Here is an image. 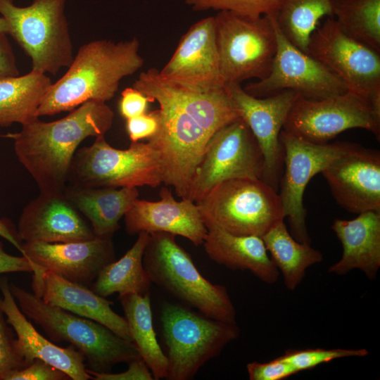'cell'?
Instances as JSON below:
<instances>
[{
  "label": "cell",
  "instance_id": "obj_28",
  "mask_svg": "<svg viewBox=\"0 0 380 380\" xmlns=\"http://www.w3.org/2000/svg\"><path fill=\"white\" fill-rule=\"evenodd\" d=\"M126 253L106 265L91 285L96 294L106 298L115 293L119 296L149 293L151 281L144 267L143 256L150 234L141 232Z\"/></svg>",
  "mask_w": 380,
  "mask_h": 380
},
{
  "label": "cell",
  "instance_id": "obj_16",
  "mask_svg": "<svg viewBox=\"0 0 380 380\" xmlns=\"http://www.w3.org/2000/svg\"><path fill=\"white\" fill-rule=\"evenodd\" d=\"M225 87L262 153L261 179L277 191L284 164V149L279 136L298 94L286 89L258 98L248 94L241 84L231 83Z\"/></svg>",
  "mask_w": 380,
  "mask_h": 380
},
{
  "label": "cell",
  "instance_id": "obj_31",
  "mask_svg": "<svg viewBox=\"0 0 380 380\" xmlns=\"http://www.w3.org/2000/svg\"><path fill=\"white\" fill-rule=\"evenodd\" d=\"M272 15L284 36L305 53L320 20L333 18L330 0H279Z\"/></svg>",
  "mask_w": 380,
  "mask_h": 380
},
{
  "label": "cell",
  "instance_id": "obj_9",
  "mask_svg": "<svg viewBox=\"0 0 380 380\" xmlns=\"http://www.w3.org/2000/svg\"><path fill=\"white\" fill-rule=\"evenodd\" d=\"M105 135L75 152L68 183L80 188L157 187L163 183L158 151L148 142H131L127 149L112 147Z\"/></svg>",
  "mask_w": 380,
  "mask_h": 380
},
{
  "label": "cell",
  "instance_id": "obj_10",
  "mask_svg": "<svg viewBox=\"0 0 380 380\" xmlns=\"http://www.w3.org/2000/svg\"><path fill=\"white\" fill-rule=\"evenodd\" d=\"M221 75L226 86L262 80L270 72L277 41L272 15L251 18L229 11L214 16Z\"/></svg>",
  "mask_w": 380,
  "mask_h": 380
},
{
  "label": "cell",
  "instance_id": "obj_13",
  "mask_svg": "<svg viewBox=\"0 0 380 380\" xmlns=\"http://www.w3.org/2000/svg\"><path fill=\"white\" fill-rule=\"evenodd\" d=\"M263 156L242 118L223 127L208 141L189 186L187 198L197 203L217 184L236 178H262Z\"/></svg>",
  "mask_w": 380,
  "mask_h": 380
},
{
  "label": "cell",
  "instance_id": "obj_1",
  "mask_svg": "<svg viewBox=\"0 0 380 380\" xmlns=\"http://www.w3.org/2000/svg\"><path fill=\"white\" fill-rule=\"evenodd\" d=\"M132 87L159 105L158 129L148 143L159 154L163 183L186 198L208 141L241 118L240 113L225 87L195 91L164 79L153 68L141 72Z\"/></svg>",
  "mask_w": 380,
  "mask_h": 380
},
{
  "label": "cell",
  "instance_id": "obj_39",
  "mask_svg": "<svg viewBox=\"0 0 380 380\" xmlns=\"http://www.w3.org/2000/svg\"><path fill=\"white\" fill-rule=\"evenodd\" d=\"M128 369L120 373L97 372L87 368L94 380H153V375L141 357L128 363Z\"/></svg>",
  "mask_w": 380,
  "mask_h": 380
},
{
  "label": "cell",
  "instance_id": "obj_25",
  "mask_svg": "<svg viewBox=\"0 0 380 380\" xmlns=\"http://www.w3.org/2000/svg\"><path fill=\"white\" fill-rule=\"evenodd\" d=\"M331 228L343 253L328 272L343 275L358 269L369 279H375L380 267V212H364L350 220L336 219Z\"/></svg>",
  "mask_w": 380,
  "mask_h": 380
},
{
  "label": "cell",
  "instance_id": "obj_38",
  "mask_svg": "<svg viewBox=\"0 0 380 380\" xmlns=\"http://www.w3.org/2000/svg\"><path fill=\"white\" fill-rule=\"evenodd\" d=\"M126 129L131 142L152 137L158 131L159 119L157 110L126 120Z\"/></svg>",
  "mask_w": 380,
  "mask_h": 380
},
{
  "label": "cell",
  "instance_id": "obj_35",
  "mask_svg": "<svg viewBox=\"0 0 380 380\" xmlns=\"http://www.w3.org/2000/svg\"><path fill=\"white\" fill-rule=\"evenodd\" d=\"M70 377L63 371L46 362L36 359L21 369L6 372L0 380H67Z\"/></svg>",
  "mask_w": 380,
  "mask_h": 380
},
{
  "label": "cell",
  "instance_id": "obj_33",
  "mask_svg": "<svg viewBox=\"0 0 380 380\" xmlns=\"http://www.w3.org/2000/svg\"><path fill=\"white\" fill-rule=\"evenodd\" d=\"M196 11L214 10L258 18L273 15L279 0H184Z\"/></svg>",
  "mask_w": 380,
  "mask_h": 380
},
{
  "label": "cell",
  "instance_id": "obj_32",
  "mask_svg": "<svg viewBox=\"0 0 380 380\" xmlns=\"http://www.w3.org/2000/svg\"><path fill=\"white\" fill-rule=\"evenodd\" d=\"M332 15L350 37L380 53V0H330Z\"/></svg>",
  "mask_w": 380,
  "mask_h": 380
},
{
  "label": "cell",
  "instance_id": "obj_34",
  "mask_svg": "<svg viewBox=\"0 0 380 380\" xmlns=\"http://www.w3.org/2000/svg\"><path fill=\"white\" fill-rule=\"evenodd\" d=\"M368 354V350L365 348H307L287 350L282 355V357L293 367L298 373L336 359L348 357H365Z\"/></svg>",
  "mask_w": 380,
  "mask_h": 380
},
{
  "label": "cell",
  "instance_id": "obj_29",
  "mask_svg": "<svg viewBox=\"0 0 380 380\" xmlns=\"http://www.w3.org/2000/svg\"><path fill=\"white\" fill-rule=\"evenodd\" d=\"M130 334L153 379H166L168 362L160 348L153 325L150 293L119 296Z\"/></svg>",
  "mask_w": 380,
  "mask_h": 380
},
{
  "label": "cell",
  "instance_id": "obj_14",
  "mask_svg": "<svg viewBox=\"0 0 380 380\" xmlns=\"http://www.w3.org/2000/svg\"><path fill=\"white\" fill-rule=\"evenodd\" d=\"M284 149V172L279 180V197L285 217H288L292 236L300 242L310 243L306 227L303 195L310 180L321 173L335 158L353 146L336 141L314 144L283 129L279 136Z\"/></svg>",
  "mask_w": 380,
  "mask_h": 380
},
{
  "label": "cell",
  "instance_id": "obj_22",
  "mask_svg": "<svg viewBox=\"0 0 380 380\" xmlns=\"http://www.w3.org/2000/svg\"><path fill=\"white\" fill-rule=\"evenodd\" d=\"M160 197L157 201L137 198L133 202L124 216L127 232H166L186 238L195 246L203 244L207 229L196 203L188 198L177 201L166 186L160 189Z\"/></svg>",
  "mask_w": 380,
  "mask_h": 380
},
{
  "label": "cell",
  "instance_id": "obj_41",
  "mask_svg": "<svg viewBox=\"0 0 380 380\" xmlns=\"http://www.w3.org/2000/svg\"><path fill=\"white\" fill-rule=\"evenodd\" d=\"M18 75L19 70L7 34L0 32V79Z\"/></svg>",
  "mask_w": 380,
  "mask_h": 380
},
{
  "label": "cell",
  "instance_id": "obj_21",
  "mask_svg": "<svg viewBox=\"0 0 380 380\" xmlns=\"http://www.w3.org/2000/svg\"><path fill=\"white\" fill-rule=\"evenodd\" d=\"M33 293L44 302L106 326L122 338L133 342L125 317L111 308L113 302L87 286L70 281L30 262Z\"/></svg>",
  "mask_w": 380,
  "mask_h": 380
},
{
  "label": "cell",
  "instance_id": "obj_15",
  "mask_svg": "<svg viewBox=\"0 0 380 380\" xmlns=\"http://www.w3.org/2000/svg\"><path fill=\"white\" fill-rule=\"evenodd\" d=\"M273 20L277 46L270 72L262 80L247 84L243 89L248 94L262 98L289 89L304 98L317 100L348 91L329 68L294 46L274 17Z\"/></svg>",
  "mask_w": 380,
  "mask_h": 380
},
{
  "label": "cell",
  "instance_id": "obj_24",
  "mask_svg": "<svg viewBox=\"0 0 380 380\" xmlns=\"http://www.w3.org/2000/svg\"><path fill=\"white\" fill-rule=\"evenodd\" d=\"M204 224L207 234L203 245L213 261L232 270L249 271L268 284L277 281L279 272L272 261L262 237L236 235L214 224Z\"/></svg>",
  "mask_w": 380,
  "mask_h": 380
},
{
  "label": "cell",
  "instance_id": "obj_40",
  "mask_svg": "<svg viewBox=\"0 0 380 380\" xmlns=\"http://www.w3.org/2000/svg\"><path fill=\"white\" fill-rule=\"evenodd\" d=\"M151 100L136 88L127 87L121 93L119 110L126 120L147 112Z\"/></svg>",
  "mask_w": 380,
  "mask_h": 380
},
{
  "label": "cell",
  "instance_id": "obj_2",
  "mask_svg": "<svg viewBox=\"0 0 380 380\" xmlns=\"http://www.w3.org/2000/svg\"><path fill=\"white\" fill-rule=\"evenodd\" d=\"M113 117L105 102L89 101L61 119L44 122L38 118L6 137L14 140L15 153L40 193H62L78 146L87 137L105 135Z\"/></svg>",
  "mask_w": 380,
  "mask_h": 380
},
{
  "label": "cell",
  "instance_id": "obj_12",
  "mask_svg": "<svg viewBox=\"0 0 380 380\" xmlns=\"http://www.w3.org/2000/svg\"><path fill=\"white\" fill-rule=\"evenodd\" d=\"M307 53L319 61L355 93L380 110V53L350 37L333 18L311 35Z\"/></svg>",
  "mask_w": 380,
  "mask_h": 380
},
{
  "label": "cell",
  "instance_id": "obj_19",
  "mask_svg": "<svg viewBox=\"0 0 380 380\" xmlns=\"http://www.w3.org/2000/svg\"><path fill=\"white\" fill-rule=\"evenodd\" d=\"M21 254L44 270L87 286L115 259L112 238L99 236L65 243L25 242Z\"/></svg>",
  "mask_w": 380,
  "mask_h": 380
},
{
  "label": "cell",
  "instance_id": "obj_42",
  "mask_svg": "<svg viewBox=\"0 0 380 380\" xmlns=\"http://www.w3.org/2000/svg\"><path fill=\"white\" fill-rule=\"evenodd\" d=\"M32 272L30 261L25 256H15L4 251V245L0 241V274L9 272Z\"/></svg>",
  "mask_w": 380,
  "mask_h": 380
},
{
  "label": "cell",
  "instance_id": "obj_5",
  "mask_svg": "<svg viewBox=\"0 0 380 380\" xmlns=\"http://www.w3.org/2000/svg\"><path fill=\"white\" fill-rule=\"evenodd\" d=\"M175 236L150 233L143 264L151 283L208 317L236 322V309L227 288L204 278Z\"/></svg>",
  "mask_w": 380,
  "mask_h": 380
},
{
  "label": "cell",
  "instance_id": "obj_20",
  "mask_svg": "<svg viewBox=\"0 0 380 380\" xmlns=\"http://www.w3.org/2000/svg\"><path fill=\"white\" fill-rule=\"evenodd\" d=\"M18 233L25 243H65L96 236L64 192L40 193L32 200L20 216Z\"/></svg>",
  "mask_w": 380,
  "mask_h": 380
},
{
  "label": "cell",
  "instance_id": "obj_7",
  "mask_svg": "<svg viewBox=\"0 0 380 380\" xmlns=\"http://www.w3.org/2000/svg\"><path fill=\"white\" fill-rule=\"evenodd\" d=\"M196 204L204 222L236 235L262 237L286 217L277 191L260 178L222 182Z\"/></svg>",
  "mask_w": 380,
  "mask_h": 380
},
{
  "label": "cell",
  "instance_id": "obj_44",
  "mask_svg": "<svg viewBox=\"0 0 380 380\" xmlns=\"http://www.w3.org/2000/svg\"><path fill=\"white\" fill-rule=\"evenodd\" d=\"M8 26L4 19L0 15V32L8 33Z\"/></svg>",
  "mask_w": 380,
  "mask_h": 380
},
{
  "label": "cell",
  "instance_id": "obj_26",
  "mask_svg": "<svg viewBox=\"0 0 380 380\" xmlns=\"http://www.w3.org/2000/svg\"><path fill=\"white\" fill-rule=\"evenodd\" d=\"M64 194L87 219L96 236L112 238L119 221L139 197L137 187L80 188L66 186Z\"/></svg>",
  "mask_w": 380,
  "mask_h": 380
},
{
  "label": "cell",
  "instance_id": "obj_23",
  "mask_svg": "<svg viewBox=\"0 0 380 380\" xmlns=\"http://www.w3.org/2000/svg\"><path fill=\"white\" fill-rule=\"evenodd\" d=\"M0 309L16 334L15 348L27 365L38 359L63 371L70 379H92L85 357L78 350L72 345L58 346L37 331L18 307L6 279L0 280Z\"/></svg>",
  "mask_w": 380,
  "mask_h": 380
},
{
  "label": "cell",
  "instance_id": "obj_8",
  "mask_svg": "<svg viewBox=\"0 0 380 380\" xmlns=\"http://www.w3.org/2000/svg\"><path fill=\"white\" fill-rule=\"evenodd\" d=\"M160 321L167 348L168 380L192 379L240 334L236 322L215 319L170 303L163 306Z\"/></svg>",
  "mask_w": 380,
  "mask_h": 380
},
{
  "label": "cell",
  "instance_id": "obj_18",
  "mask_svg": "<svg viewBox=\"0 0 380 380\" xmlns=\"http://www.w3.org/2000/svg\"><path fill=\"white\" fill-rule=\"evenodd\" d=\"M321 173L341 208L355 214L380 212L379 151L354 144Z\"/></svg>",
  "mask_w": 380,
  "mask_h": 380
},
{
  "label": "cell",
  "instance_id": "obj_3",
  "mask_svg": "<svg viewBox=\"0 0 380 380\" xmlns=\"http://www.w3.org/2000/svg\"><path fill=\"white\" fill-rule=\"evenodd\" d=\"M140 43L134 37L118 42H89L80 47L65 73L51 84L37 110L38 117L70 111L89 101L106 102L120 81L144 65Z\"/></svg>",
  "mask_w": 380,
  "mask_h": 380
},
{
  "label": "cell",
  "instance_id": "obj_43",
  "mask_svg": "<svg viewBox=\"0 0 380 380\" xmlns=\"http://www.w3.org/2000/svg\"><path fill=\"white\" fill-rule=\"evenodd\" d=\"M0 236L10 242L20 253L23 251V241L8 220L0 219Z\"/></svg>",
  "mask_w": 380,
  "mask_h": 380
},
{
  "label": "cell",
  "instance_id": "obj_4",
  "mask_svg": "<svg viewBox=\"0 0 380 380\" xmlns=\"http://www.w3.org/2000/svg\"><path fill=\"white\" fill-rule=\"evenodd\" d=\"M10 289L23 313L39 325L51 341L73 346L84 356L89 369L110 372L116 364L141 357L133 342L102 324L48 304L14 284H10Z\"/></svg>",
  "mask_w": 380,
  "mask_h": 380
},
{
  "label": "cell",
  "instance_id": "obj_36",
  "mask_svg": "<svg viewBox=\"0 0 380 380\" xmlns=\"http://www.w3.org/2000/svg\"><path fill=\"white\" fill-rule=\"evenodd\" d=\"M3 315L0 309V377L10 370L27 366L16 350L12 331Z\"/></svg>",
  "mask_w": 380,
  "mask_h": 380
},
{
  "label": "cell",
  "instance_id": "obj_11",
  "mask_svg": "<svg viewBox=\"0 0 380 380\" xmlns=\"http://www.w3.org/2000/svg\"><path fill=\"white\" fill-rule=\"evenodd\" d=\"M362 128L379 139L380 110L347 91L322 99L297 97L283 130L314 144H326L345 130Z\"/></svg>",
  "mask_w": 380,
  "mask_h": 380
},
{
  "label": "cell",
  "instance_id": "obj_17",
  "mask_svg": "<svg viewBox=\"0 0 380 380\" xmlns=\"http://www.w3.org/2000/svg\"><path fill=\"white\" fill-rule=\"evenodd\" d=\"M159 74L168 81L198 91L225 87L220 72L214 16L203 18L189 27Z\"/></svg>",
  "mask_w": 380,
  "mask_h": 380
},
{
  "label": "cell",
  "instance_id": "obj_30",
  "mask_svg": "<svg viewBox=\"0 0 380 380\" xmlns=\"http://www.w3.org/2000/svg\"><path fill=\"white\" fill-rule=\"evenodd\" d=\"M262 239L269 255L282 274L287 289L293 291L302 282L306 270L320 262L322 253L310 243L297 241L289 232L284 221L269 229Z\"/></svg>",
  "mask_w": 380,
  "mask_h": 380
},
{
  "label": "cell",
  "instance_id": "obj_27",
  "mask_svg": "<svg viewBox=\"0 0 380 380\" xmlns=\"http://www.w3.org/2000/svg\"><path fill=\"white\" fill-rule=\"evenodd\" d=\"M51 84L46 73L32 70L0 79V127L23 125L38 118L37 110Z\"/></svg>",
  "mask_w": 380,
  "mask_h": 380
},
{
  "label": "cell",
  "instance_id": "obj_37",
  "mask_svg": "<svg viewBox=\"0 0 380 380\" xmlns=\"http://www.w3.org/2000/svg\"><path fill=\"white\" fill-rule=\"evenodd\" d=\"M246 368L251 380H281L297 373L282 355L267 362H250Z\"/></svg>",
  "mask_w": 380,
  "mask_h": 380
},
{
  "label": "cell",
  "instance_id": "obj_6",
  "mask_svg": "<svg viewBox=\"0 0 380 380\" xmlns=\"http://www.w3.org/2000/svg\"><path fill=\"white\" fill-rule=\"evenodd\" d=\"M65 3L33 0L29 6H18L13 0H0V15L7 24V34L30 58L32 70L56 75L74 58Z\"/></svg>",
  "mask_w": 380,
  "mask_h": 380
}]
</instances>
